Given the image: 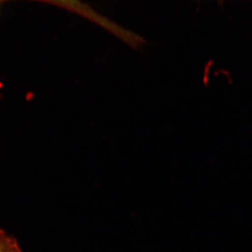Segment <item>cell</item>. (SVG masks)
<instances>
[{
    "mask_svg": "<svg viewBox=\"0 0 252 252\" xmlns=\"http://www.w3.org/2000/svg\"><path fill=\"white\" fill-rule=\"evenodd\" d=\"M0 252H22L17 239L0 228Z\"/></svg>",
    "mask_w": 252,
    "mask_h": 252,
    "instance_id": "2",
    "label": "cell"
},
{
    "mask_svg": "<svg viewBox=\"0 0 252 252\" xmlns=\"http://www.w3.org/2000/svg\"><path fill=\"white\" fill-rule=\"evenodd\" d=\"M9 1L12 0H0V4L9 2ZM28 1L46 3V4L52 5V6L66 10L68 12L78 15L92 23H94L98 27H102V29H104L113 35L118 34L121 31L120 25L109 19L108 17H105L104 15L101 14L82 0H28Z\"/></svg>",
    "mask_w": 252,
    "mask_h": 252,
    "instance_id": "1",
    "label": "cell"
},
{
    "mask_svg": "<svg viewBox=\"0 0 252 252\" xmlns=\"http://www.w3.org/2000/svg\"><path fill=\"white\" fill-rule=\"evenodd\" d=\"M220 1H222V0H220Z\"/></svg>",
    "mask_w": 252,
    "mask_h": 252,
    "instance_id": "3",
    "label": "cell"
}]
</instances>
